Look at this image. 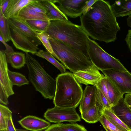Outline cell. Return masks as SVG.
<instances>
[{"instance_id": "obj_29", "label": "cell", "mask_w": 131, "mask_h": 131, "mask_svg": "<svg viewBox=\"0 0 131 131\" xmlns=\"http://www.w3.org/2000/svg\"><path fill=\"white\" fill-rule=\"evenodd\" d=\"M96 105L99 107L100 110L104 108H111V107L106 98L101 91L97 87L96 91Z\"/></svg>"}, {"instance_id": "obj_46", "label": "cell", "mask_w": 131, "mask_h": 131, "mask_svg": "<svg viewBox=\"0 0 131 131\" xmlns=\"http://www.w3.org/2000/svg\"><path fill=\"white\" fill-rule=\"evenodd\" d=\"M101 131H103V130H101Z\"/></svg>"}, {"instance_id": "obj_34", "label": "cell", "mask_w": 131, "mask_h": 131, "mask_svg": "<svg viewBox=\"0 0 131 131\" xmlns=\"http://www.w3.org/2000/svg\"><path fill=\"white\" fill-rule=\"evenodd\" d=\"M106 77L105 76L99 82L96 87L99 88L101 91L104 96L106 98L109 103L106 83Z\"/></svg>"}, {"instance_id": "obj_11", "label": "cell", "mask_w": 131, "mask_h": 131, "mask_svg": "<svg viewBox=\"0 0 131 131\" xmlns=\"http://www.w3.org/2000/svg\"><path fill=\"white\" fill-rule=\"evenodd\" d=\"M93 64L88 69L73 73V74L79 83L86 85L90 84L96 87L100 81L105 76Z\"/></svg>"}, {"instance_id": "obj_24", "label": "cell", "mask_w": 131, "mask_h": 131, "mask_svg": "<svg viewBox=\"0 0 131 131\" xmlns=\"http://www.w3.org/2000/svg\"><path fill=\"white\" fill-rule=\"evenodd\" d=\"M26 23L32 29L38 32H45L50 21L39 20H24Z\"/></svg>"}, {"instance_id": "obj_17", "label": "cell", "mask_w": 131, "mask_h": 131, "mask_svg": "<svg viewBox=\"0 0 131 131\" xmlns=\"http://www.w3.org/2000/svg\"><path fill=\"white\" fill-rule=\"evenodd\" d=\"M34 0H10L4 15L7 19L17 17L21 10Z\"/></svg>"}, {"instance_id": "obj_3", "label": "cell", "mask_w": 131, "mask_h": 131, "mask_svg": "<svg viewBox=\"0 0 131 131\" xmlns=\"http://www.w3.org/2000/svg\"><path fill=\"white\" fill-rule=\"evenodd\" d=\"M56 80V89L53 100L55 106L76 108L80 104L83 91L73 73L66 72L59 74Z\"/></svg>"}, {"instance_id": "obj_35", "label": "cell", "mask_w": 131, "mask_h": 131, "mask_svg": "<svg viewBox=\"0 0 131 131\" xmlns=\"http://www.w3.org/2000/svg\"><path fill=\"white\" fill-rule=\"evenodd\" d=\"M8 97L5 91L2 87L0 86V102L5 105L8 104Z\"/></svg>"}, {"instance_id": "obj_26", "label": "cell", "mask_w": 131, "mask_h": 131, "mask_svg": "<svg viewBox=\"0 0 131 131\" xmlns=\"http://www.w3.org/2000/svg\"><path fill=\"white\" fill-rule=\"evenodd\" d=\"M0 35L4 40L7 42L11 40L8 19L4 16L0 9Z\"/></svg>"}, {"instance_id": "obj_20", "label": "cell", "mask_w": 131, "mask_h": 131, "mask_svg": "<svg viewBox=\"0 0 131 131\" xmlns=\"http://www.w3.org/2000/svg\"><path fill=\"white\" fill-rule=\"evenodd\" d=\"M101 114L117 127L123 131H131L115 115L111 108H104L100 110Z\"/></svg>"}, {"instance_id": "obj_1", "label": "cell", "mask_w": 131, "mask_h": 131, "mask_svg": "<svg viewBox=\"0 0 131 131\" xmlns=\"http://www.w3.org/2000/svg\"><path fill=\"white\" fill-rule=\"evenodd\" d=\"M80 19L82 29L94 39L107 43L116 39L120 28L108 2L97 0Z\"/></svg>"}, {"instance_id": "obj_38", "label": "cell", "mask_w": 131, "mask_h": 131, "mask_svg": "<svg viewBox=\"0 0 131 131\" xmlns=\"http://www.w3.org/2000/svg\"><path fill=\"white\" fill-rule=\"evenodd\" d=\"M10 0H0V9L4 14L7 8Z\"/></svg>"}, {"instance_id": "obj_23", "label": "cell", "mask_w": 131, "mask_h": 131, "mask_svg": "<svg viewBox=\"0 0 131 131\" xmlns=\"http://www.w3.org/2000/svg\"><path fill=\"white\" fill-rule=\"evenodd\" d=\"M81 118L89 123H94L98 121L101 115L99 107L96 105L82 113Z\"/></svg>"}, {"instance_id": "obj_39", "label": "cell", "mask_w": 131, "mask_h": 131, "mask_svg": "<svg viewBox=\"0 0 131 131\" xmlns=\"http://www.w3.org/2000/svg\"><path fill=\"white\" fill-rule=\"evenodd\" d=\"M44 131H61L60 127V123L51 125Z\"/></svg>"}, {"instance_id": "obj_10", "label": "cell", "mask_w": 131, "mask_h": 131, "mask_svg": "<svg viewBox=\"0 0 131 131\" xmlns=\"http://www.w3.org/2000/svg\"><path fill=\"white\" fill-rule=\"evenodd\" d=\"M89 0H53L58 4L59 9L66 15L75 18L81 16Z\"/></svg>"}, {"instance_id": "obj_8", "label": "cell", "mask_w": 131, "mask_h": 131, "mask_svg": "<svg viewBox=\"0 0 131 131\" xmlns=\"http://www.w3.org/2000/svg\"><path fill=\"white\" fill-rule=\"evenodd\" d=\"M43 116L46 119L52 123L68 122L74 123L81 121L75 108H64L55 106L48 108L44 113Z\"/></svg>"}, {"instance_id": "obj_28", "label": "cell", "mask_w": 131, "mask_h": 131, "mask_svg": "<svg viewBox=\"0 0 131 131\" xmlns=\"http://www.w3.org/2000/svg\"><path fill=\"white\" fill-rule=\"evenodd\" d=\"M12 111L7 107L0 104V131L7 130L8 118L12 115Z\"/></svg>"}, {"instance_id": "obj_4", "label": "cell", "mask_w": 131, "mask_h": 131, "mask_svg": "<svg viewBox=\"0 0 131 131\" xmlns=\"http://www.w3.org/2000/svg\"><path fill=\"white\" fill-rule=\"evenodd\" d=\"M11 40L17 49L25 53L35 54L41 42L37 36V32L32 29L25 20L19 17L8 19Z\"/></svg>"}, {"instance_id": "obj_5", "label": "cell", "mask_w": 131, "mask_h": 131, "mask_svg": "<svg viewBox=\"0 0 131 131\" xmlns=\"http://www.w3.org/2000/svg\"><path fill=\"white\" fill-rule=\"evenodd\" d=\"M26 64L29 71L28 78L36 90L46 99L53 100L56 81L45 71L39 62L28 53H26Z\"/></svg>"}, {"instance_id": "obj_15", "label": "cell", "mask_w": 131, "mask_h": 131, "mask_svg": "<svg viewBox=\"0 0 131 131\" xmlns=\"http://www.w3.org/2000/svg\"><path fill=\"white\" fill-rule=\"evenodd\" d=\"M96 87L87 85L83 91L80 103L79 111L81 113L95 106L96 102Z\"/></svg>"}, {"instance_id": "obj_9", "label": "cell", "mask_w": 131, "mask_h": 131, "mask_svg": "<svg viewBox=\"0 0 131 131\" xmlns=\"http://www.w3.org/2000/svg\"><path fill=\"white\" fill-rule=\"evenodd\" d=\"M123 94L131 93V73L115 69L101 71Z\"/></svg>"}, {"instance_id": "obj_13", "label": "cell", "mask_w": 131, "mask_h": 131, "mask_svg": "<svg viewBox=\"0 0 131 131\" xmlns=\"http://www.w3.org/2000/svg\"><path fill=\"white\" fill-rule=\"evenodd\" d=\"M18 122L23 128L30 131H42L50 125V123L46 120L30 115L24 117Z\"/></svg>"}, {"instance_id": "obj_12", "label": "cell", "mask_w": 131, "mask_h": 131, "mask_svg": "<svg viewBox=\"0 0 131 131\" xmlns=\"http://www.w3.org/2000/svg\"><path fill=\"white\" fill-rule=\"evenodd\" d=\"M8 69L6 55L3 50L0 51V86L3 88L7 97L14 94L13 85L10 81L8 74Z\"/></svg>"}, {"instance_id": "obj_21", "label": "cell", "mask_w": 131, "mask_h": 131, "mask_svg": "<svg viewBox=\"0 0 131 131\" xmlns=\"http://www.w3.org/2000/svg\"><path fill=\"white\" fill-rule=\"evenodd\" d=\"M6 56L7 62L14 68L20 69L26 64V56L23 53L14 52Z\"/></svg>"}, {"instance_id": "obj_31", "label": "cell", "mask_w": 131, "mask_h": 131, "mask_svg": "<svg viewBox=\"0 0 131 131\" xmlns=\"http://www.w3.org/2000/svg\"><path fill=\"white\" fill-rule=\"evenodd\" d=\"M60 126L61 131H88L84 126L76 123H60Z\"/></svg>"}, {"instance_id": "obj_7", "label": "cell", "mask_w": 131, "mask_h": 131, "mask_svg": "<svg viewBox=\"0 0 131 131\" xmlns=\"http://www.w3.org/2000/svg\"><path fill=\"white\" fill-rule=\"evenodd\" d=\"M88 53L91 62L99 70L115 69L127 71L119 60L108 54L94 41L88 39Z\"/></svg>"}, {"instance_id": "obj_2", "label": "cell", "mask_w": 131, "mask_h": 131, "mask_svg": "<svg viewBox=\"0 0 131 131\" xmlns=\"http://www.w3.org/2000/svg\"><path fill=\"white\" fill-rule=\"evenodd\" d=\"M45 32L51 38L59 40L73 48L91 62L88 53L89 36L81 26L68 20H52Z\"/></svg>"}, {"instance_id": "obj_16", "label": "cell", "mask_w": 131, "mask_h": 131, "mask_svg": "<svg viewBox=\"0 0 131 131\" xmlns=\"http://www.w3.org/2000/svg\"><path fill=\"white\" fill-rule=\"evenodd\" d=\"M47 10L46 15L49 21L68 20V18L55 5L53 0H40Z\"/></svg>"}, {"instance_id": "obj_45", "label": "cell", "mask_w": 131, "mask_h": 131, "mask_svg": "<svg viewBox=\"0 0 131 131\" xmlns=\"http://www.w3.org/2000/svg\"><path fill=\"white\" fill-rule=\"evenodd\" d=\"M7 131L6 130H3V131Z\"/></svg>"}, {"instance_id": "obj_22", "label": "cell", "mask_w": 131, "mask_h": 131, "mask_svg": "<svg viewBox=\"0 0 131 131\" xmlns=\"http://www.w3.org/2000/svg\"><path fill=\"white\" fill-rule=\"evenodd\" d=\"M18 17L24 20L49 21L46 14L37 13L27 5L21 10Z\"/></svg>"}, {"instance_id": "obj_33", "label": "cell", "mask_w": 131, "mask_h": 131, "mask_svg": "<svg viewBox=\"0 0 131 131\" xmlns=\"http://www.w3.org/2000/svg\"><path fill=\"white\" fill-rule=\"evenodd\" d=\"M27 6L37 13L46 14L47 9L41 3L40 0H34Z\"/></svg>"}, {"instance_id": "obj_32", "label": "cell", "mask_w": 131, "mask_h": 131, "mask_svg": "<svg viewBox=\"0 0 131 131\" xmlns=\"http://www.w3.org/2000/svg\"><path fill=\"white\" fill-rule=\"evenodd\" d=\"M106 131H123L120 129L109 121L103 114L99 120Z\"/></svg>"}, {"instance_id": "obj_18", "label": "cell", "mask_w": 131, "mask_h": 131, "mask_svg": "<svg viewBox=\"0 0 131 131\" xmlns=\"http://www.w3.org/2000/svg\"><path fill=\"white\" fill-rule=\"evenodd\" d=\"M111 6L116 17L131 16V0L116 1Z\"/></svg>"}, {"instance_id": "obj_36", "label": "cell", "mask_w": 131, "mask_h": 131, "mask_svg": "<svg viewBox=\"0 0 131 131\" xmlns=\"http://www.w3.org/2000/svg\"><path fill=\"white\" fill-rule=\"evenodd\" d=\"M0 41L4 44L6 47V49L4 51L6 55L15 52L13 48L6 43L1 35H0Z\"/></svg>"}, {"instance_id": "obj_19", "label": "cell", "mask_w": 131, "mask_h": 131, "mask_svg": "<svg viewBox=\"0 0 131 131\" xmlns=\"http://www.w3.org/2000/svg\"><path fill=\"white\" fill-rule=\"evenodd\" d=\"M106 78L109 103L111 107L116 104L121 98L123 97V95L114 83L107 78L106 77Z\"/></svg>"}, {"instance_id": "obj_25", "label": "cell", "mask_w": 131, "mask_h": 131, "mask_svg": "<svg viewBox=\"0 0 131 131\" xmlns=\"http://www.w3.org/2000/svg\"><path fill=\"white\" fill-rule=\"evenodd\" d=\"M35 54L39 57L46 60L58 69L61 73L66 72V68L64 66L57 60L50 53L40 50L38 51Z\"/></svg>"}, {"instance_id": "obj_27", "label": "cell", "mask_w": 131, "mask_h": 131, "mask_svg": "<svg viewBox=\"0 0 131 131\" xmlns=\"http://www.w3.org/2000/svg\"><path fill=\"white\" fill-rule=\"evenodd\" d=\"M8 74L9 80L13 85L19 87L29 84V82L25 77L20 73L12 71L8 69Z\"/></svg>"}, {"instance_id": "obj_41", "label": "cell", "mask_w": 131, "mask_h": 131, "mask_svg": "<svg viewBox=\"0 0 131 131\" xmlns=\"http://www.w3.org/2000/svg\"><path fill=\"white\" fill-rule=\"evenodd\" d=\"M124 98L127 105L131 110V93L126 94Z\"/></svg>"}, {"instance_id": "obj_30", "label": "cell", "mask_w": 131, "mask_h": 131, "mask_svg": "<svg viewBox=\"0 0 131 131\" xmlns=\"http://www.w3.org/2000/svg\"><path fill=\"white\" fill-rule=\"evenodd\" d=\"M37 36L46 48L47 51L51 54L53 56L54 52L49 40L50 37L46 32H38Z\"/></svg>"}, {"instance_id": "obj_43", "label": "cell", "mask_w": 131, "mask_h": 131, "mask_svg": "<svg viewBox=\"0 0 131 131\" xmlns=\"http://www.w3.org/2000/svg\"><path fill=\"white\" fill-rule=\"evenodd\" d=\"M127 24L128 26L131 28V16H129L127 18Z\"/></svg>"}, {"instance_id": "obj_42", "label": "cell", "mask_w": 131, "mask_h": 131, "mask_svg": "<svg viewBox=\"0 0 131 131\" xmlns=\"http://www.w3.org/2000/svg\"><path fill=\"white\" fill-rule=\"evenodd\" d=\"M97 0H89L86 4L84 8L83 12L82 14H84L87 11L89 8Z\"/></svg>"}, {"instance_id": "obj_6", "label": "cell", "mask_w": 131, "mask_h": 131, "mask_svg": "<svg viewBox=\"0 0 131 131\" xmlns=\"http://www.w3.org/2000/svg\"><path fill=\"white\" fill-rule=\"evenodd\" d=\"M49 40L54 52L53 56L73 73L88 69L93 65L82 54L65 43L50 37Z\"/></svg>"}, {"instance_id": "obj_44", "label": "cell", "mask_w": 131, "mask_h": 131, "mask_svg": "<svg viewBox=\"0 0 131 131\" xmlns=\"http://www.w3.org/2000/svg\"><path fill=\"white\" fill-rule=\"evenodd\" d=\"M16 131H28L26 130L23 129H16Z\"/></svg>"}, {"instance_id": "obj_14", "label": "cell", "mask_w": 131, "mask_h": 131, "mask_svg": "<svg viewBox=\"0 0 131 131\" xmlns=\"http://www.w3.org/2000/svg\"><path fill=\"white\" fill-rule=\"evenodd\" d=\"M115 115L131 131V110L123 97L111 107Z\"/></svg>"}, {"instance_id": "obj_40", "label": "cell", "mask_w": 131, "mask_h": 131, "mask_svg": "<svg viewBox=\"0 0 131 131\" xmlns=\"http://www.w3.org/2000/svg\"><path fill=\"white\" fill-rule=\"evenodd\" d=\"M128 47L131 52V29L128 30V33L125 39Z\"/></svg>"}, {"instance_id": "obj_37", "label": "cell", "mask_w": 131, "mask_h": 131, "mask_svg": "<svg viewBox=\"0 0 131 131\" xmlns=\"http://www.w3.org/2000/svg\"><path fill=\"white\" fill-rule=\"evenodd\" d=\"M7 131H16L13 123L12 115L8 118L7 122Z\"/></svg>"}]
</instances>
